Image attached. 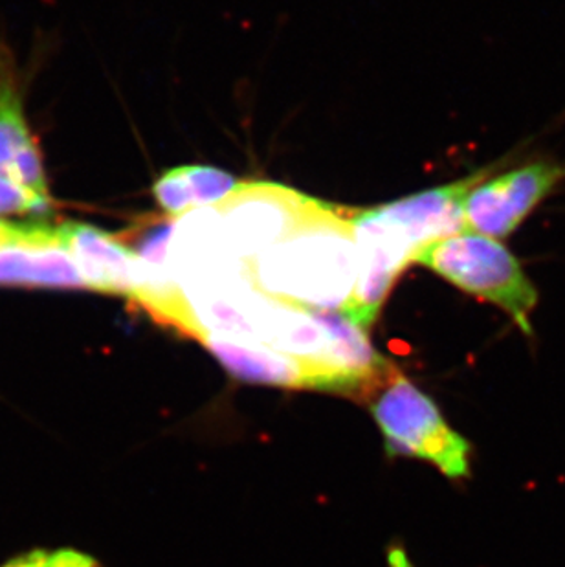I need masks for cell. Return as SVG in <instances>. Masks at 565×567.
Here are the masks:
<instances>
[{
  "label": "cell",
  "instance_id": "obj_9",
  "mask_svg": "<svg viewBox=\"0 0 565 567\" xmlns=\"http://www.w3.org/2000/svg\"><path fill=\"white\" fill-rule=\"evenodd\" d=\"M198 342L206 346L235 379L256 384L331 393L327 380L318 371L263 343L228 334H204Z\"/></svg>",
  "mask_w": 565,
  "mask_h": 567
},
{
  "label": "cell",
  "instance_id": "obj_1",
  "mask_svg": "<svg viewBox=\"0 0 565 567\" xmlns=\"http://www.w3.org/2000/svg\"><path fill=\"white\" fill-rule=\"evenodd\" d=\"M263 295L310 311H346L357 285L358 256L351 217L315 200L281 241L246 265Z\"/></svg>",
  "mask_w": 565,
  "mask_h": 567
},
{
  "label": "cell",
  "instance_id": "obj_11",
  "mask_svg": "<svg viewBox=\"0 0 565 567\" xmlns=\"http://www.w3.org/2000/svg\"><path fill=\"white\" fill-rule=\"evenodd\" d=\"M239 184L229 173L209 166H181L164 173L153 195L166 215L181 219L193 208H206L223 203Z\"/></svg>",
  "mask_w": 565,
  "mask_h": 567
},
{
  "label": "cell",
  "instance_id": "obj_2",
  "mask_svg": "<svg viewBox=\"0 0 565 567\" xmlns=\"http://www.w3.org/2000/svg\"><path fill=\"white\" fill-rule=\"evenodd\" d=\"M415 262L466 295L507 312L527 337L533 334L538 289L520 259L500 239L466 228L428 245Z\"/></svg>",
  "mask_w": 565,
  "mask_h": 567
},
{
  "label": "cell",
  "instance_id": "obj_3",
  "mask_svg": "<svg viewBox=\"0 0 565 567\" xmlns=\"http://www.w3.org/2000/svg\"><path fill=\"white\" fill-rule=\"evenodd\" d=\"M371 412L390 455L428 461L444 476H470L469 441L446 423L432 396L399 370L371 396Z\"/></svg>",
  "mask_w": 565,
  "mask_h": 567
},
{
  "label": "cell",
  "instance_id": "obj_7",
  "mask_svg": "<svg viewBox=\"0 0 565 567\" xmlns=\"http://www.w3.org/2000/svg\"><path fill=\"white\" fill-rule=\"evenodd\" d=\"M486 172H491V167L458 183L427 189L374 209L386 225L413 250L417 259L428 245L466 230L464 197L474 184L485 177Z\"/></svg>",
  "mask_w": 565,
  "mask_h": 567
},
{
  "label": "cell",
  "instance_id": "obj_15",
  "mask_svg": "<svg viewBox=\"0 0 565 567\" xmlns=\"http://www.w3.org/2000/svg\"><path fill=\"white\" fill-rule=\"evenodd\" d=\"M22 225H11L6 220H0V248L16 241L17 237L21 236Z\"/></svg>",
  "mask_w": 565,
  "mask_h": 567
},
{
  "label": "cell",
  "instance_id": "obj_6",
  "mask_svg": "<svg viewBox=\"0 0 565 567\" xmlns=\"http://www.w3.org/2000/svg\"><path fill=\"white\" fill-rule=\"evenodd\" d=\"M351 223L357 243V285L341 316L368 332L400 272L415 262V254L374 208L351 212Z\"/></svg>",
  "mask_w": 565,
  "mask_h": 567
},
{
  "label": "cell",
  "instance_id": "obj_5",
  "mask_svg": "<svg viewBox=\"0 0 565 567\" xmlns=\"http://www.w3.org/2000/svg\"><path fill=\"white\" fill-rule=\"evenodd\" d=\"M315 198L279 184H239L217 204L220 234L239 261H254L304 219Z\"/></svg>",
  "mask_w": 565,
  "mask_h": 567
},
{
  "label": "cell",
  "instance_id": "obj_12",
  "mask_svg": "<svg viewBox=\"0 0 565 567\" xmlns=\"http://www.w3.org/2000/svg\"><path fill=\"white\" fill-rule=\"evenodd\" d=\"M33 142L22 114L16 70L8 50L0 47V177H4L19 153Z\"/></svg>",
  "mask_w": 565,
  "mask_h": 567
},
{
  "label": "cell",
  "instance_id": "obj_8",
  "mask_svg": "<svg viewBox=\"0 0 565 567\" xmlns=\"http://www.w3.org/2000/svg\"><path fill=\"white\" fill-rule=\"evenodd\" d=\"M0 285L52 289H86L58 228L32 223L21 236L0 248Z\"/></svg>",
  "mask_w": 565,
  "mask_h": 567
},
{
  "label": "cell",
  "instance_id": "obj_14",
  "mask_svg": "<svg viewBox=\"0 0 565 567\" xmlns=\"http://www.w3.org/2000/svg\"><path fill=\"white\" fill-rule=\"evenodd\" d=\"M50 203L33 197L32 193L11 183L10 178L0 177V215L39 214L49 212Z\"/></svg>",
  "mask_w": 565,
  "mask_h": 567
},
{
  "label": "cell",
  "instance_id": "obj_4",
  "mask_svg": "<svg viewBox=\"0 0 565 567\" xmlns=\"http://www.w3.org/2000/svg\"><path fill=\"white\" fill-rule=\"evenodd\" d=\"M565 181V162L533 161L481 178L464 197L466 228L507 239Z\"/></svg>",
  "mask_w": 565,
  "mask_h": 567
},
{
  "label": "cell",
  "instance_id": "obj_13",
  "mask_svg": "<svg viewBox=\"0 0 565 567\" xmlns=\"http://www.w3.org/2000/svg\"><path fill=\"white\" fill-rule=\"evenodd\" d=\"M2 567H100V564L91 555L75 551V549H58V551L39 549V551L13 558Z\"/></svg>",
  "mask_w": 565,
  "mask_h": 567
},
{
  "label": "cell",
  "instance_id": "obj_10",
  "mask_svg": "<svg viewBox=\"0 0 565 567\" xmlns=\"http://www.w3.org/2000/svg\"><path fill=\"white\" fill-rule=\"evenodd\" d=\"M58 230L86 289L131 298L136 268L133 248L85 223H64Z\"/></svg>",
  "mask_w": 565,
  "mask_h": 567
},
{
  "label": "cell",
  "instance_id": "obj_16",
  "mask_svg": "<svg viewBox=\"0 0 565 567\" xmlns=\"http://www.w3.org/2000/svg\"><path fill=\"white\" fill-rule=\"evenodd\" d=\"M390 567L413 566H411L410 560H408V555H405L404 549H400V547H393V549H390Z\"/></svg>",
  "mask_w": 565,
  "mask_h": 567
}]
</instances>
